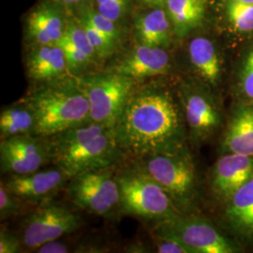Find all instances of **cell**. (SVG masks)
<instances>
[{"mask_svg":"<svg viewBox=\"0 0 253 253\" xmlns=\"http://www.w3.org/2000/svg\"><path fill=\"white\" fill-rule=\"evenodd\" d=\"M114 130L121 150L136 159L189 143L176 90L159 84L136 86Z\"/></svg>","mask_w":253,"mask_h":253,"instance_id":"6da1fadb","label":"cell"},{"mask_svg":"<svg viewBox=\"0 0 253 253\" xmlns=\"http://www.w3.org/2000/svg\"><path fill=\"white\" fill-rule=\"evenodd\" d=\"M51 161L70 178L82 172L116 167L125 154L114 127L95 122L75 126L47 138Z\"/></svg>","mask_w":253,"mask_h":253,"instance_id":"7a4b0ae2","label":"cell"},{"mask_svg":"<svg viewBox=\"0 0 253 253\" xmlns=\"http://www.w3.org/2000/svg\"><path fill=\"white\" fill-rule=\"evenodd\" d=\"M36 118V135L51 137L91 121L89 101L78 77L37 84L25 99Z\"/></svg>","mask_w":253,"mask_h":253,"instance_id":"3957f363","label":"cell"},{"mask_svg":"<svg viewBox=\"0 0 253 253\" xmlns=\"http://www.w3.org/2000/svg\"><path fill=\"white\" fill-rule=\"evenodd\" d=\"M138 165L156 181L182 215L196 213L202 201L199 174L189 145L148 154Z\"/></svg>","mask_w":253,"mask_h":253,"instance_id":"277c9868","label":"cell"},{"mask_svg":"<svg viewBox=\"0 0 253 253\" xmlns=\"http://www.w3.org/2000/svg\"><path fill=\"white\" fill-rule=\"evenodd\" d=\"M189 144L199 147L220 136L226 112L217 92L198 79L181 82L176 88Z\"/></svg>","mask_w":253,"mask_h":253,"instance_id":"5b68a950","label":"cell"},{"mask_svg":"<svg viewBox=\"0 0 253 253\" xmlns=\"http://www.w3.org/2000/svg\"><path fill=\"white\" fill-rule=\"evenodd\" d=\"M123 213L157 223L182 215L166 191L138 164L117 173Z\"/></svg>","mask_w":253,"mask_h":253,"instance_id":"8992f818","label":"cell"},{"mask_svg":"<svg viewBox=\"0 0 253 253\" xmlns=\"http://www.w3.org/2000/svg\"><path fill=\"white\" fill-rule=\"evenodd\" d=\"M89 101L92 122L114 127L138 82L114 72H90L78 77Z\"/></svg>","mask_w":253,"mask_h":253,"instance_id":"52a82bcc","label":"cell"},{"mask_svg":"<svg viewBox=\"0 0 253 253\" xmlns=\"http://www.w3.org/2000/svg\"><path fill=\"white\" fill-rule=\"evenodd\" d=\"M154 232L177 238L194 253H239L244 249L234 237L196 213L157 223Z\"/></svg>","mask_w":253,"mask_h":253,"instance_id":"ba28073f","label":"cell"},{"mask_svg":"<svg viewBox=\"0 0 253 253\" xmlns=\"http://www.w3.org/2000/svg\"><path fill=\"white\" fill-rule=\"evenodd\" d=\"M112 168L82 172L71 177L67 186L70 200L82 210L109 217L120 208L117 173Z\"/></svg>","mask_w":253,"mask_h":253,"instance_id":"9c48e42d","label":"cell"},{"mask_svg":"<svg viewBox=\"0 0 253 253\" xmlns=\"http://www.w3.org/2000/svg\"><path fill=\"white\" fill-rule=\"evenodd\" d=\"M81 227V218L71 209L47 202L26 218L22 232L24 249L36 251L47 242L71 235Z\"/></svg>","mask_w":253,"mask_h":253,"instance_id":"30bf717a","label":"cell"},{"mask_svg":"<svg viewBox=\"0 0 253 253\" xmlns=\"http://www.w3.org/2000/svg\"><path fill=\"white\" fill-rule=\"evenodd\" d=\"M50 161V145L45 137L24 134L1 140L0 164L2 173L12 175L36 172Z\"/></svg>","mask_w":253,"mask_h":253,"instance_id":"8fae6325","label":"cell"},{"mask_svg":"<svg viewBox=\"0 0 253 253\" xmlns=\"http://www.w3.org/2000/svg\"><path fill=\"white\" fill-rule=\"evenodd\" d=\"M253 175V157L221 153L209 172V193L216 203L222 206Z\"/></svg>","mask_w":253,"mask_h":253,"instance_id":"7c38bea8","label":"cell"},{"mask_svg":"<svg viewBox=\"0 0 253 253\" xmlns=\"http://www.w3.org/2000/svg\"><path fill=\"white\" fill-rule=\"evenodd\" d=\"M71 14L55 0H42L27 15L26 38L30 46L58 44Z\"/></svg>","mask_w":253,"mask_h":253,"instance_id":"4fadbf2b","label":"cell"},{"mask_svg":"<svg viewBox=\"0 0 253 253\" xmlns=\"http://www.w3.org/2000/svg\"><path fill=\"white\" fill-rule=\"evenodd\" d=\"M70 176L54 166L27 174H12L4 183L7 190L22 202L44 204L69 182Z\"/></svg>","mask_w":253,"mask_h":253,"instance_id":"5bb4252c","label":"cell"},{"mask_svg":"<svg viewBox=\"0 0 253 253\" xmlns=\"http://www.w3.org/2000/svg\"><path fill=\"white\" fill-rule=\"evenodd\" d=\"M111 70L139 82L168 74L172 70V57L167 48L139 43Z\"/></svg>","mask_w":253,"mask_h":253,"instance_id":"9a60e30c","label":"cell"},{"mask_svg":"<svg viewBox=\"0 0 253 253\" xmlns=\"http://www.w3.org/2000/svg\"><path fill=\"white\" fill-rule=\"evenodd\" d=\"M219 137V154L253 157V103L234 100Z\"/></svg>","mask_w":253,"mask_h":253,"instance_id":"2e32d148","label":"cell"},{"mask_svg":"<svg viewBox=\"0 0 253 253\" xmlns=\"http://www.w3.org/2000/svg\"><path fill=\"white\" fill-rule=\"evenodd\" d=\"M222 221L228 233L239 243H253V175L227 200Z\"/></svg>","mask_w":253,"mask_h":253,"instance_id":"e0dca14e","label":"cell"},{"mask_svg":"<svg viewBox=\"0 0 253 253\" xmlns=\"http://www.w3.org/2000/svg\"><path fill=\"white\" fill-rule=\"evenodd\" d=\"M188 57L196 79L217 93L223 79L224 63L217 44L207 37H196L189 42Z\"/></svg>","mask_w":253,"mask_h":253,"instance_id":"ac0fdd59","label":"cell"},{"mask_svg":"<svg viewBox=\"0 0 253 253\" xmlns=\"http://www.w3.org/2000/svg\"><path fill=\"white\" fill-rule=\"evenodd\" d=\"M26 66L27 76L36 84L53 81L70 74L66 55L59 44L30 46Z\"/></svg>","mask_w":253,"mask_h":253,"instance_id":"d6986e66","label":"cell"},{"mask_svg":"<svg viewBox=\"0 0 253 253\" xmlns=\"http://www.w3.org/2000/svg\"><path fill=\"white\" fill-rule=\"evenodd\" d=\"M134 30L139 43L168 48L172 42L173 29L164 7L149 8L134 20Z\"/></svg>","mask_w":253,"mask_h":253,"instance_id":"ffe728a7","label":"cell"},{"mask_svg":"<svg viewBox=\"0 0 253 253\" xmlns=\"http://www.w3.org/2000/svg\"><path fill=\"white\" fill-rule=\"evenodd\" d=\"M164 8L171 20L174 36L184 38L202 24L207 0H166Z\"/></svg>","mask_w":253,"mask_h":253,"instance_id":"44dd1931","label":"cell"},{"mask_svg":"<svg viewBox=\"0 0 253 253\" xmlns=\"http://www.w3.org/2000/svg\"><path fill=\"white\" fill-rule=\"evenodd\" d=\"M24 134L36 135L35 114L25 99L3 109L0 114L1 140Z\"/></svg>","mask_w":253,"mask_h":253,"instance_id":"7402d4cb","label":"cell"},{"mask_svg":"<svg viewBox=\"0 0 253 253\" xmlns=\"http://www.w3.org/2000/svg\"><path fill=\"white\" fill-rule=\"evenodd\" d=\"M234 100L253 103V46L242 54L235 71Z\"/></svg>","mask_w":253,"mask_h":253,"instance_id":"603a6c76","label":"cell"},{"mask_svg":"<svg viewBox=\"0 0 253 253\" xmlns=\"http://www.w3.org/2000/svg\"><path fill=\"white\" fill-rule=\"evenodd\" d=\"M76 15L78 16L77 18L89 24L106 39H108L114 45L118 47L121 41V29L118 22L103 16L92 6L82 9Z\"/></svg>","mask_w":253,"mask_h":253,"instance_id":"cb8c5ba5","label":"cell"},{"mask_svg":"<svg viewBox=\"0 0 253 253\" xmlns=\"http://www.w3.org/2000/svg\"><path fill=\"white\" fill-rule=\"evenodd\" d=\"M226 15L235 31L240 33H253V3H245L238 0H228Z\"/></svg>","mask_w":253,"mask_h":253,"instance_id":"d4e9b609","label":"cell"},{"mask_svg":"<svg viewBox=\"0 0 253 253\" xmlns=\"http://www.w3.org/2000/svg\"><path fill=\"white\" fill-rule=\"evenodd\" d=\"M79 21L81 22L83 27L84 28L86 36L88 38L91 45L94 48L100 61L108 58L109 56H111L115 53L117 47L114 45L108 39H106L100 32H99L97 29H95L89 24L83 22L81 20H79Z\"/></svg>","mask_w":253,"mask_h":253,"instance_id":"484cf974","label":"cell"},{"mask_svg":"<svg viewBox=\"0 0 253 253\" xmlns=\"http://www.w3.org/2000/svg\"><path fill=\"white\" fill-rule=\"evenodd\" d=\"M154 243L159 253H194L187 245L171 235L154 232Z\"/></svg>","mask_w":253,"mask_h":253,"instance_id":"4316f807","label":"cell"},{"mask_svg":"<svg viewBox=\"0 0 253 253\" xmlns=\"http://www.w3.org/2000/svg\"><path fill=\"white\" fill-rule=\"evenodd\" d=\"M92 7L103 16L118 23L128 11L118 0H93Z\"/></svg>","mask_w":253,"mask_h":253,"instance_id":"83f0119b","label":"cell"},{"mask_svg":"<svg viewBox=\"0 0 253 253\" xmlns=\"http://www.w3.org/2000/svg\"><path fill=\"white\" fill-rule=\"evenodd\" d=\"M20 202L16 196L10 193L3 181L0 185V218L1 220L13 217L20 212Z\"/></svg>","mask_w":253,"mask_h":253,"instance_id":"f1b7e54d","label":"cell"},{"mask_svg":"<svg viewBox=\"0 0 253 253\" xmlns=\"http://www.w3.org/2000/svg\"><path fill=\"white\" fill-rule=\"evenodd\" d=\"M24 248L22 240L6 229L0 232V253H18Z\"/></svg>","mask_w":253,"mask_h":253,"instance_id":"f546056e","label":"cell"},{"mask_svg":"<svg viewBox=\"0 0 253 253\" xmlns=\"http://www.w3.org/2000/svg\"><path fill=\"white\" fill-rule=\"evenodd\" d=\"M70 252V247L64 241H61L60 238L42 245L35 251V253H67Z\"/></svg>","mask_w":253,"mask_h":253,"instance_id":"4dcf8cb0","label":"cell"},{"mask_svg":"<svg viewBox=\"0 0 253 253\" xmlns=\"http://www.w3.org/2000/svg\"><path fill=\"white\" fill-rule=\"evenodd\" d=\"M60 3L65 9L69 11L71 15H76L82 9H85L89 6H92L93 0H55Z\"/></svg>","mask_w":253,"mask_h":253,"instance_id":"1f68e13d","label":"cell"},{"mask_svg":"<svg viewBox=\"0 0 253 253\" xmlns=\"http://www.w3.org/2000/svg\"><path fill=\"white\" fill-rule=\"evenodd\" d=\"M142 5L146 8H159L164 7L166 0H138Z\"/></svg>","mask_w":253,"mask_h":253,"instance_id":"d6a6232c","label":"cell"},{"mask_svg":"<svg viewBox=\"0 0 253 253\" xmlns=\"http://www.w3.org/2000/svg\"><path fill=\"white\" fill-rule=\"evenodd\" d=\"M127 10H129V8L131 7V4H132V1L133 0H118Z\"/></svg>","mask_w":253,"mask_h":253,"instance_id":"836d02e7","label":"cell"},{"mask_svg":"<svg viewBox=\"0 0 253 253\" xmlns=\"http://www.w3.org/2000/svg\"><path fill=\"white\" fill-rule=\"evenodd\" d=\"M238 1H241V2H245V3H253V0H238Z\"/></svg>","mask_w":253,"mask_h":253,"instance_id":"e575fe53","label":"cell"}]
</instances>
